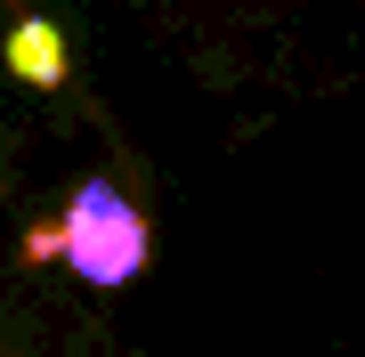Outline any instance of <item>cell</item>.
Segmentation results:
<instances>
[{
	"label": "cell",
	"mask_w": 365,
	"mask_h": 357,
	"mask_svg": "<svg viewBox=\"0 0 365 357\" xmlns=\"http://www.w3.org/2000/svg\"><path fill=\"white\" fill-rule=\"evenodd\" d=\"M41 252H66L90 284H122V276H138V260H146V227H138V212L114 187H81L66 203V227L41 236Z\"/></svg>",
	"instance_id": "obj_1"
}]
</instances>
